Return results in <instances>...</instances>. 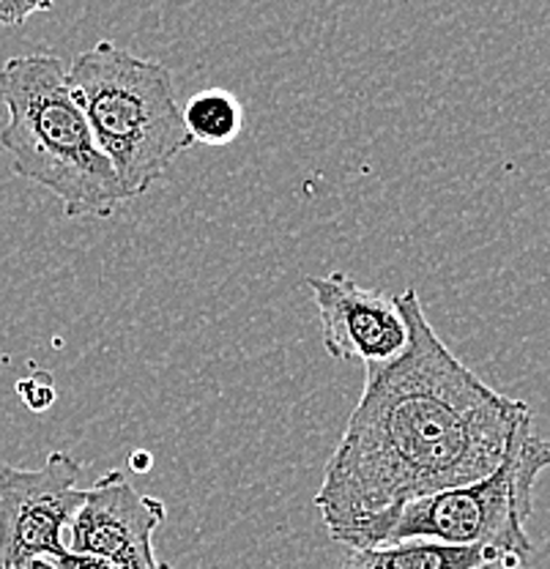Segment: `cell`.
<instances>
[{"label":"cell","instance_id":"6da1fadb","mask_svg":"<svg viewBox=\"0 0 550 569\" xmlns=\"http://www.w3.org/2000/svg\"><path fill=\"white\" fill-rule=\"evenodd\" d=\"M408 348L364 367V387L316 493L327 533L348 550L387 545L413 498L479 482L531 413L466 367L436 335L417 288L394 296Z\"/></svg>","mask_w":550,"mask_h":569},{"label":"cell","instance_id":"7a4b0ae2","mask_svg":"<svg viewBox=\"0 0 550 569\" xmlns=\"http://www.w3.org/2000/svg\"><path fill=\"white\" fill-rule=\"evenodd\" d=\"M0 107L9 112L0 146L11 153V170L56 194L69 219H110L127 203L74 99L63 58L52 52L9 58L0 67Z\"/></svg>","mask_w":550,"mask_h":569},{"label":"cell","instance_id":"3957f363","mask_svg":"<svg viewBox=\"0 0 550 569\" xmlns=\"http://www.w3.org/2000/svg\"><path fill=\"white\" fill-rule=\"evenodd\" d=\"M69 86L129 200L143 198L192 146L173 91V71L97 41L69 67Z\"/></svg>","mask_w":550,"mask_h":569},{"label":"cell","instance_id":"277c9868","mask_svg":"<svg viewBox=\"0 0 550 569\" xmlns=\"http://www.w3.org/2000/svg\"><path fill=\"white\" fill-rule=\"evenodd\" d=\"M548 468L550 438L537 436L534 417L529 413L493 473L463 488L408 501L389 529L387 545L428 539L452 548H482L488 556L514 553L529 559L534 545L526 523L534 512L537 479Z\"/></svg>","mask_w":550,"mask_h":569},{"label":"cell","instance_id":"5b68a950","mask_svg":"<svg viewBox=\"0 0 550 569\" xmlns=\"http://www.w3.org/2000/svg\"><path fill=\"white\" fill-rule=\"evenodd\" d=\"M82 471L69 452H52L41 468L0 462V569H22L67 550L63 533L86 501Z\"/></svg>","mask_w":550,"mask_h":569},{"label":"cell","instance_id":"8992f818","mask_svg":"<svg viewBox=\"0 0 550 569\" xmlns=\"http://www.w3.org/2000/svg\"><path fill=\"white\" fill-rule=\"evenodd\" d=\"M168 518L162 498L140 496L118 468L102 473L69 526L67 550L121 569H173L157 559L153 533Z\"/></svg>","mask_w":550,"mask_h":569},{"label":"cell","instance_id":"52a82bcc","mask_svg":"<svg viewBox=\"0 0 550 569\" xmlns=\"http://www.w3.org/2000/svg\"><path fill=\"white\" fill-rule=\"evenodd\" d=\"M318 307L323 348L337 361H364V367L387 365L408 348V323L398 299L362 288L342 271L307 277Z\"/></svg>","mask_w":550,"mask_h":569},{"label":"cell","instance_id":"ba28073f","mask_svg":"<svg viewBox=\"0 0 550 569\" xmlns=\"http://www.w3.org/2000/svg\"><path fill=\"white\" fill-rule=\"evenodd\" d=\"M482 548H452V545L406 539L378 548L348 550L337 569H482Z\"/></svg>","mask_w":550,"mask_h":569},{"label":"cell","instance_id":"9c48e42d","mask_svg":"<svg viewBox=\"0 0 550 569\" xmlns=\"http://www.w3.org/2000/svg\"><path fill=\"white\" fill-rule=\"evenodd\" d=\"M181 116L189 138L214 148L233 142L244 127V110H241L239 99L222 88H206V91L194 93L181 107Z\"/></svg>","mask_w":550,"mask_h":569},{"label":"cell","instance_id":"30bf717a","mask_svg":"<svg viewBox=\"0 0 550 569\" xmlns=\"http://www.w3.org/2000/svg\"><path fill=\"white\" fill-rule=\"evenodd\" d=\"M17 395L26 402L28 411L44 413L47 408H52V402H56V381H52L50 372L39 370L33 372V376L17 381Z\"/></svg>","mask_w":550,"mask_h":569},{"label":"cell","instance_id":"8fae6325","mask_svg":"<svg viewBox=\"0 0 550 569\" xmlns=\"http://www.w3.org/2000/svg\"><path fill=\"white\" fill-rule=\"evenodd\" d=\"M56 6V0H0V26L20 28L33 14H44Z\"/></svg>","mask_w":550,"mask_h":569},{"label":"cell","instance_id":"7c38bea8","mask_svg":"<svg viewBox=\"0 0 550 569\" xmlns=\"http://www.w3.org/2000/svg\"><path fill=\"white\" fill-rule=\"evenodd\" d=\"M50 561L58 569H121V567L108 565V561H102V559H91V556L72 553V550H63L61 556H56V559H50Z\"/></svg>","mask_w":550,"mask_h":569},{"label":"cell","instance_id":"4fadbf2b","mask_svg":"<svg viewBox=\"0 0 550 569\" xmlns=\"http://www.w3.org/2000/svg\"><path fill=\"white\" fill-rule=\"evenodd\" d=\"M129 468H132V471H138V473L151 471V468H153L151 452H143V449H138V452L132 455V460H129Z\"/></svg>","mask_w":550,"mask_h":569},{"label":"cell","instance_id":"5bb4252c","mask_svg":"<svg viewBox=\"0 0 550 569\" xmlns=\"http://www.w3.org/2000/svg\"><path fill=\"white\" fill-rule=\"evenodd\" d=\"M22 569H58V567L52 565L50 559H33V561H28V565Z\"/></svg>","mask_w":550,"mask_h":569}]
</instances>
